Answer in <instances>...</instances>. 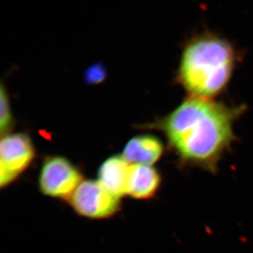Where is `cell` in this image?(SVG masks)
I'll return each mask as SVG.
<instances>
[{"label":"cell","mask_w":253,"mask_h":253,"mask_svg":"<svg viewBox=\"0 0 253 253\" xmlns=\"http://www.w3.org/2000/svg\"><path fill=\"white\" fill-rule=\"evenodd\" d=\"M131 165L122 155H114L105 160L98 169V181L119 199L127 196Z\"/></svg>","instance_id":"obj_7"},{"label":"cell","mask_w":253,"mask_h":253,"mask_svg":"<svg viewBox=\"0 0 253 253\" xmlns=\"http://www.w3.org/2000/svg\"><path fill=\"white\" fill-rule=\"evenodd\" d=\"M242 111L191 96L153 126L163 131L181 166L215 173L235 140L233 125Z\"/></svg>","instance_id":"obj_1"},{"label":"cell","mask_w":253,"mask_h":253,"mask_svg":"<svg viewBox=\"0 0 253 253\" xmlns=\"http://www.w3.org/2000/svg\"><path fill=\"white\" fill-rule=\"evenodd\" d=\"M14 125V118L11 113L9 95L7 91L1 84L0 90V130L1 135L9 134Z\"/></svg>","instance_id":"obj_9"},{"label":"cell","mask_w":253,"mask_h":253,"mask_svg":"<svg viewBox=\"0 0 253 253\" xmlns=\"http://www.w3.org/2000/svg\"><path fill=\"white\" fill-rule=\"evenodd\" d=\"M162 177L154 166L131 165L127 196L136 200H149L157 194Z\"/></svg>","instance_id":"obj_8"},{"label":"cell","mask_w":253,"mask_h":253,"mask_svg":"<svg viewBox=\"0 0 253 253\" xmlns=\"http://www.w3.org/2000/svg\"><path fill=\"white\" fill-rule=\"evenodd\" d=\"M106 76L105 68L100 63H96L86 70L85 79L89 84H99L104 81Z\"/></svg>","instance_id":"obj_10"},{"label":"cell","mask_w":253,"mask_h":253,"mask_svg":"<svg viewBox=\"0 0 253 253\" xmlns=\"http://www.w3.org/2000/svg\"><path fill=\"white\" fill-rule=\"evenodd\" d=\"M36 157L32 139L23 132L1 136L0 143V186L14 182L29 168Z\"/></svg>","instance_id":"obj_5"},{"label":"cell","mask_w":253,"mask_h":253,"mask_svg":"<svg viewBox=\"0 0 253 253\" xmlns=\"http://www.w3.org/2000/svg\"><path fill=\"white\" fill-rule=\"evenodd\" d=\"M68 201L77 214L91 219L111 217L121 208V199L92 179L83 180Z\"/></svg>","instance_id":"obj_4"},{"label":"cell","mask_w":253,"mask_h":253,"mask_svg":"<svg viewBox=\"0 0 253 253\" xmlns=\"http://www.w3.org/2000/svg\"><path fill=\"white\" fill-rule=\"evenodd\" d=\"M163 151L164 146L158 137L143 134L129 139L121 155L129 164L154 166L162 157Z\"/></svg>","instance_id":"obj_6"},{"label":"cell","mask_w":253,"mask_h":253,"mask_svg":"<svg viewBox=\"0 0 253 253\" xmlns=\"http://www.w3.org/2000/svg\"><path fill=\"white\" fill-rule=\"evenodd\" d=\"M83 180L81 171L67 158L50 156L42 164L38 186L44 196L68 201Z\"/></svg>","instance_id":"obj_3"},{"label":"cell","mask_w":253,"mask_h":253,"mask_svg":"<svg viewBox=\"0 0 253 253\" xmlns=\"http://www.w3.org/2000/svg\"><path fill=\"white\" fill-rule=\"evenodd\" d=\"M235 62L230 43L204 35L192 40L183 51L178 80L191 96L211 99L227 85Z\"/></svg>","instance_id":"obj_2"}]
</instances>
